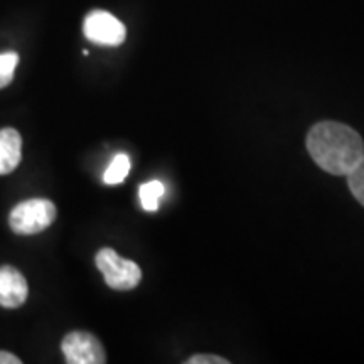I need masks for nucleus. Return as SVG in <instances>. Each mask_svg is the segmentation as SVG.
Masks as SVG:
<instances>
[{
	"mask_svg": "<svg viewBox=\"0 0 364 364\" xmlns=\"http://www.w3.org/2000/svg\"><path fill=\"white\" fill-rule=\"evenodd\" d=\"M307 150L312 161L332 176H348L364 157L361 135L339 122H321L307 134Z\"/></svg>",
	"mask_w": 364,
	"mask_h": 364,
	"instance_id": "f257e3e1",
	"label": "nucleus"
},
{
	"mask_svg": "<svg viewBox=\"0 0 364 364\" xmlns=\"http://www.w3.org/2000/svg\"><path fill=\"white\" fill-rule=\"evenodd\" d=\"M29 297L26 277L11 265L0 267V306L17 309Z\"/></svg>",
	"mask_w": 364,
	"mask_h": 364,
	"instance_id": "423d86ee",
	"label": "nucleus"
},
{
	"mask_svg": "<svg viewBox=\"0 0 364 364\" xmlns=\"http://www.w3.org/2000/svg\"><path fill=\"white\" fill-rule=\"evenodd\" d=\"M63 354L70 364H105L107 353L97 336L86 331H73L63 339Z\"/></svg>",
	"mask_w": 364,
	"mask_h": 364,
	"instance_id": "20e7f679",
	"label": "nucleus"
},
{
	"mask_svg": "<svg viewBox=\"0 0 364 364\" xmlns=\"http://www.w3.org/2000/svg\"><path fill=\"white\" fill-rule=\"evenodd\" d=\"M86 39L100 46H120L127 38V29L115 16L107 11H93L85 17Z\"/></svg>",
	"mask_w": 364,
	"mask_h": 364,
	"instance_id": "39448f33",
	"label": "nucleus"
},
{
	"mask_svg": "<svg viewBox=\"0 0 364 364\" xmlns=\"http://www.w3.org/2000/svg\"><path fill=\"white\" fill-rule=\"evenodd\" d=\"M98 270L113 290H132L142 280V270L135 262L122 258L115 250L102 248L95 257Z\"/></svg>",
	"mask_w": 364,
	"mask_h": 364,
	"instance_id": "7ed1b4c3",
	"label": "nucleus"
},
{
	"mask_svg": "<svg viewBox=\"0 0 364 364\" xmlns=\"http://www.w3.org/2000/svg\"><path fill=\"white\" fill-rule=\"evenodd\" d=\"M346 177H348L349 191L358 199V203H361L364 206V157Z\"/></svg>",
	"mask_w": 364,
	"mask_h": 364,
	"instance_id": "9b49d317",
	"label": "nucleus"
},
{
	"mask_svg": "<svg viewBox=\"0 0 364 364\" xmlns=\"http://www.w3.org/2000/svg\"><path fill=\"white\" fill-rule=\"evenodd\" d=\"M56 206L49 199H27L9 215V226L17 235H36L48 230L56 220Z\"/></svg>",
	"mask_w": 364,
	"mask_h": 364,
	"instance_id": "f03ea898",
	"label": "nucleus"
},
{
	"mask_svg": "<svg viewBox=\"0 0 364 364\" xmlns=\"http://www.w3.org/2000/svg\"><path fill=\"white\" fill-rule=\"evenodd\" d=\"M130 172V159L127 154H117L113 157V161L108 166V169L105 171L103 174V181L105 184L108 186H117L120 182L125 181V177L129 176Z\"/></svg>",
	"mask_w": 364,
	"mask_h": 364,
	"instance_id": "1a4fd4ad",
	"label": "nucleus"
},
{
	"mask_svg": "<svg viewBox=\"0 0 364 364\" xmlns=\"http://www.w3.org/2000/svg\"><path fill=\"white\" fill-rule=\"evenodd\" d=\"M22 361L16 354L7 353V351H0V364H21Z\"/></svg>",
	"mask_w": 364,
	"mask_h": 364,
	"instance_id": "ddd939ff",
	"label": "nucleus"
},
{
	"mask_svg": "<svg viewBox=\"0 0 364 364\" xmlns=\"http://www.w3.org/2000/svg\"><path fill=\"white\" fill-rule=\"evenodd\" d=\"M186 364H230V361L215 354H196V356H191Z\"/></svg>",
	"mask_w": 364,
	"mask_h": 364,
	"instance_id": "f8f14e48",
	"label": "nucleus"
},
{
	"mask_svg": "<svg viewBox=\"0 0 364 364\" xmlns=\"http://www.w3.org/2000/svg\"><path fill=\"white\" fill-rule=\"evenodd\" d=\"M17 63H19V54L17 53H2L0 54V88H6L14 80Z\"/></svg>",
	"mask_w": 364,
	"mask_h": 364,
	"instance_id": "9d476101",
	"label": "nucleus"
},
{
	"mask_svg": "<svg viewBox=\"0 0 364 364\" xmlns=\"http://www.w3.org/2000/svg\"><path fill=\"white\" fill-rule=\"evenodd\" d=\"M164 193H166V186H164L161 181H149L140 186L139 189L140 204H142L145 211L149 213L157 211L159 203H161Z\"/></svg>",
	"mask_w": 364,
	"mask_h": 364,
	"instance_id": "6e6552de",
	"label": "nucleus"
},
{
	"mask_svg": "<svg viewBox=\"0 0 364 364\" xmlns=\"http://www.w3.org/2000/svg\"><path fill=\"white\" fill-rule=\"evenodd\" d=\"M22 139L16 129H0V174H11L21 164Z\"/></svg>",
	"mask_w": 364,
	"mask_h": 364,
	"instance_id": "0eeeda50",
	"label": "nucleus"
}]
</instances>
